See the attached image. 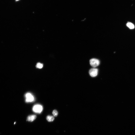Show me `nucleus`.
Instances as JSON below:
<instances>
[{"instance_id": "3", "label": "nucleus", "mask_w": 135, "mask_h": 135, "mask_svg": "<svg viewBox=\"0 0 135 135\" xmlns=\"http://www.w3.org/2000/svg\"><path fill=\"white\" fill-rule=\"evenodd\" d=\"M90 65L94 68L98 66L100 64V61L98 59L93 58L91 59L90 61Z\"/></svg>"}, {"instance_id": "2", "label": "nucleus", "mask_w": 135, "mask_h": 135, "mask_svg": "<svg viewBox=\"0 0 135 135\" xmlns=\"http://www.w3.org/2000/svg\"><path fill=\"white\" fill-rule=\"evenodd\" d=\"M25 96L26 98V102H32L34 101V97L31 93H27L25 94Z\"/></svg>"}, {"instance_id": "7", "label": "nucleus", "mask_w": 135, "mask_h": 135, "mask_svg": "<svg viewBox=\"0 0 135 135\" xmlns=\"http://www.w3.org/2000/svg\"><path fill=\"white\" fill-rule=\"evenodd\" d=\"M127 26L130 29H134L135 28L134 25L130 22L128 23L127 24Z\"/></svg>"}, {"instance_id": "4", "label": "nucleus", "mask_w": 135, "mask_h": 135, "mask_svg": "<svg viewBox=\"0 0 135 135\" xmlns=\"http://www.w3.org/2000/svg\"><path fill=\"white\" fill-rule=\"evenodd\" d=\"M98 70L97 68H93L91 69L89 71V74L92 77H96L98 74Z\"/></svg>"}, {"instance_id": "6", "label": "nucleus", "mask_w": 135, "mask_h": 135, "mask_svg": "<svg viewBox=\"0 0 135 135\" xmlns=\"http://www.w3.org/2000/svg\"><path fill=\"white\" fill-rule=\"evenodd\" d=\"M46 119L48 122H51L53 121L54 118L53 116L49 115L47 116Z\"/></svg>"}, {"instance_id": "10", "label": "nucleus", "mask_w": 135, "mask_h": 135, "mask_svg": "<svg viewBox=\"0 0 135 135\" xmlns=\"http://www.w3.org/2000/svg\"><path fill=\"white\" fill-rule=\"evenodd\" d=\"M16 0V1H18L19 0Z\"/></svg>"}, {"instance_id": "9", "label": "nucleus", "mask_w": 135, "mask_h": 135, "mask_svg": "<svg viewBox=\"0 0 135 135\" xmlns=\"http://www.w3.org/2000/svg\"><path fill=\"white\" fill-rule=\"evenodd\" d=\"M52 113L53 115L55 117L57 116L58 114V111L56 110H54L53 111Z\"/></svg>"}, {"instance_id": "8", "label": "nucleus", "mask_w": 135, "mask_h": 135, "mask_svg": "<svg viewBox=\"0 0 135 135\" xmlns=\"http://www.w3.org/2000/svg\"><path fill=\"white\" fill-rule=\"evenodd\" d=\"M43 67V64L40 63H37L36 67L37 68L39 69H41Z\"/></svg>"}, {"instance_id": "1", "label": "nucleus", "mask_w": 135, "mask_h": 135, "mask_svg": "<svg viewBox=\"0 0 135 135\" xmlns=\"http://www.w3.org/2000/svg\"><path fill=\"white\" fill-rule=\"evenodd\" d=\"M43 110L42 106L39 104L35 105L33 107V110L35 113H40Z\"/></svg>"}, {"instance_id": "5", "label": "nucleus", "mask_w": 135, "mask_h": 135, "mask_svg": "<svg viewBox=\"0 0 135 135\" xmlns=\"http://www.w3.org/2000/svg\"><path fill=\"white\" fill-rule=\"evenodd\" d=\"M37 116L35 115H31L28 116L27 119V121H28L32 122L36 118Z\"/></svg>"}]
</instances>
